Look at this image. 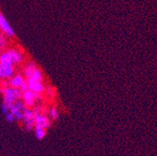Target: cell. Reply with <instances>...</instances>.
Here are the masks:
<instances>
[{
  "instance_id": "obj_1",
  "label": "cell",
  "mask_w": 157,
  "mask_h": 156,
  "mask_svg": "<svg viewBox=\"0 0 157 156\" xmlns=\"http://www.w3.org/2000/svg\"><path fill=\"white\" fill-rule=\"evenodd\" d=\"M0 91L3 94V102L8 105L22 98L23 92L20 88H13L10 86L4 88H0Z\"/></svg>"
},
{
  "instance_id": "obj_2",
  "label": "cell",
  "mask_w": 157,
  "mask_h": 156,
  "mask_svg": "<svg viewBox=\"0 0 157 156\" xmlns=\"http://www.w3.org/2000/svg\"><path fill=\"white\" fill-rule=\"evenodd\" d=\"M35 115V127H42L44 129H48L51 126V120L47 116L41 113L40 109L36 108L34 109Z\"/></svg>"
},
{
  "instance_id": "obj_3",
  "label": "cell",
  "mask_w": 157,
  "mask_h": 156,
  "mask_svg": "<svg viewBox=\"0 0 157 156\" xmlns=\"http://www.w3.org/2000/svg\"><path fill=\"white\" fill-rule=\"evenodd\" d=\"M35 115L34 109L27 107L24 111V121L25 127L28 131H31L32 129L35 128Z\"/></svg>"
},
{
  "instance_id": "obj_4",
  "label": "cell",
  "mask_w": 157,
  "mask_h": 156,
  "mask_svg": "<svg viewBox=\"0 0 157 156\" xmlns=\"http://www.w3.org/2000/svg\"><path fill=\"white\" fill-rule=\"evenodd\" d=\"M0 31H2L5 36L13 38L15 36V32L3 14L0 13Z\"/></svg>"
},
{
  "instance_id": "obj_5",
  "label": "cell",
  "mask_w": 157,
  "mask_h": 156,
  "mask_svg": "<svg viewBox=\"0 0 157 156\" xmlns=\"http://www.w3.org/2000/svg\"><path fill=\"white\" fill-rule=\"evenodd\" d=\"M39 96V94H37V93L28 89L23 92L22 98L26 106L28 107V108H31V107L34 106L35 105L37 99Z\"/></svg>"
},
{
  "instance_id": "obj_6",
  "label": "cell",
  "mask_w": 157,
  "mask_h": 156,
  "mask_svg": "<svg viewBox=\"0 0 157 156\" xmlns=\"http://www.w3.org/2000/svg\"><path fill=\"white\" fill-rule=\"evenodd\" d=\"M13 74V67L0 64V79H10Z\"/></svg>"
},
{
  "instance_id": "obj_7",
  "label": "cell",
  "mask_w": 157,
  "mask_h": 156,
  "mask_svg": "<svg viewBox=\"0 0 157 156\" xmlns=\"http://www.w3.org/2000/svg\"><path fill=\"white\" fill-rule=\"evenodd\" d=\"M25 79L21 74H17L15 76H13L9 81V85L10 87L16 88H21L23 84L25 82Z\"/></svg>"
},
{
  "instance_id": "obj_8",
  "label": "cell",
  "mask_w": 157,
  "mask_h": 156,
  "mask_svg": "<svg viewBox=\"0 0 157 156\" xmlns=\"http://www.w3.org/2000/svg\"><path fill=\"white\" fill-rule=\"evenodd\" d=\"M28 89L37 94H41L42 93L45 92V86L44 85L42 82H28Z\"/></svg>"
},
{
  "instance_id": "obj_9",
  "label": "cell",
  "mask_w": 157,
  "mask_h": 156,
  "mask_svg": "<svg viewBox=\"0 0 157 156\" xmlns=\"http://www.w3.org/2000/svg\"><path fill=\"white\" fill-rule=\"evenodd\" d=\"M8 51L10 53L14 64H18L23 62V60H24V55H23L22 51L17 49V48H11V49L8 50Z\"/></svg>"
},
{
  "instance_id": "obj_10",
  "label": "cell",
  "mask_w": 157,
  "mask_h": 156,
  "mask_svg": "<svg viewBox=\"0 0 157 156\" xmlns=\"http://www.w3.org/2000/svg\"><path fill=\"white\" fill-rule=\"evenodd\" d=\"M0 64L13 67L14 63L13 61V59L11 57V55L9 52V51H4V52H2L0 55Z\"/></svg>"
},
{
  "instance_id": "obj_11",
  "label": "cell",
  "mask_w": 157,
  "mask_h": 156,
  "mask_svg": "<svg viewBox=\"0 0 157 156\" xmlns=\"http://www.w3.org/2000/svg\"><path fill=\"white\" fill-rule=\"evenodd\" d=\"M28 82H42L43 83V74L39 68H37L32 75L27 78Z\"/></svg>"
},
{
  "instance_id": "obj_12",
  "label": "cell",
  "mask_w": 157,
  "mask_h": 156,
  "mask_svg": "<svg viewBox=\"0 0 157 156\" xmlns=\"http://www.w3.org/2000/svg\"><path fill=\"white\" fill-rule=\"evenodd\" d=\"M37 68H38V67H37L36 63L34 61H30L24 69V74L25 77L28 78V77H31Z\"/></svg>"
},
{
  "instance_id": "obj_13",
  "label": "cell",
  "mask_w": 157,
  "mask_h": 156,
  "mask_svg": "<svg viewBox=\"0 0 157 156\" xmlns=\"http://www.w3.org/2000/svg\"><path fill=\"white\" fill-rule=\"evenodd\" d=\"M35 136L38 139L42 140L43 139L45 136L46 135V129H44L42 127H35Z\"/></svg>"
},
{
  "instance_id": "obj_14",
  "label": "cell",
  "mask_w": 157,
  "mask_h": 156,
  "mask_svg": "<svg viewBox=\"0 0 157 156\" xmlns=\"http://www.w3.org/2000/svg\"><path fill=\"white\" fill-rule=\"evenodd\" d=\"M45 92L46 93V94L49 97V98H55L56 94V91L55 88L51 85H48L47 86V87H45Z\"/></svg>"
},
{
  "instance_id": "obj_15",
  "label": "cell",
  "mask_w": 157,
  "mask_h": 156,
  "mask_svg": "<svg viewBox=\"0 0 157 156\" xmlns=\"http://www.w3.org/2000/svg\"><path fill=\"white\" fill-rule=\"evenodd\" d=\"M49 116L53 120H57L59 117V112L56 107H52L49 110Z\"/></svg>"
},
{
  "instance_id": "obj_16",
  "label": "cell",
  "mask_w": 157,
  "mask_h": 156,
  "mask_svg": "<svg viewBox=\"0 0 157 156\" xmlns=\"http://www.w3.org/2000/svg\"><path fill=\"white\" fill-rule=\"evenodd\" d=\"M7 45V41L4 34H0V49L5 48Z\"/></svg>"
},
{
  "instance_id": "obj_17",
  "label": "cell",
  "mask_w": 157,
  "mask_h": 156,
  "mask_svg": "<svg viewBox=\"0 0 157 156\" xmlns=\"http://www.w3.org/2000/svg\"><path fill=\"white\" fill-rule=\"evenodd\" d=\"M6 120L10 123H13L16 120V119L15 116H13V114L10 111H9L6 114Z\"/></svg>"
},
{
  "instance_id": "obj_18",
  "label": "cell",
  "mask_w": 157,
  "mask_h": 156,
  "mask_svg": "<svg viewBox=\"0 0 157 156\" xmlns=\"http://www.w3.org/2000/svg\"><path fill=\"white\" fill-rule=\"evenodd\" d=\"M2 113L3 114H6L8 112L10 111V108H9V105L6 104V103H2Z\"/></svg>"
},
{
  "instance_id": "obj_19",
  "label": "cell",
  "mask_w": 157,
  "mask_h": 156,
  "mask_svg": "<svg viewBox=\"0 0 157 156\" xmlns=\"http://www.w3.org/2000/svg\"><path fill=\"white\" fill-rule=\"evenodd\" d=\"M0 88H1V83H0Z\"/></svg>"
}]
</instances>
